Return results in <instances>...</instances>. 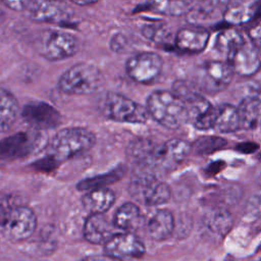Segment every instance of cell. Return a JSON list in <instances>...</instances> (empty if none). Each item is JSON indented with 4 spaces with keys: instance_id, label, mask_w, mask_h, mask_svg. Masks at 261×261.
Masks as SVG:
<instances>
[{
    "instance_id": "cell-1",
    "label": "cell",
    "mask_w": 261,
    "mask_h": 261,
    "mask_svg": "<svg viewBox=\"0 0 261 261\" xmlns=\"http://www.w3.org/2000/svg\"><path fill=\"white\" fill-rule=\"evenodd\" d=\"M146 108L149 115L166 128H177L190 120L188 107L173 92H153L147 99Z\"/></svg>"
},
{
    "instance_id": "cell-2",
    "label": "cell",
    "mask_w": 261,
    "mask_h": 261,
    "mask_svg": "<svg viewBox=\"0 0 261 261\" xmlns=\"http://www.w3.org/2000/svg\"><path fill=\"white\" fill-rule=\"evenodd\" d=\"M96 143L95 135L85 127H66L59 130L48 146V158L64 162L90 150Z\"/></svg>"
},
{
    "instance_id": "cell-3",
    "label": "cell",
    "mask_w": 261,
    "mask_h": 261,
    "mask_svg": "<svg viewBox=\"0 0 261 261\" xmlns=\"http://www.w3.org/2000/svg\"><path fill=\"white\" fill-rule=\"evenodd\" d=\"M98 109L103 116L118 122L145 123L150 116L146 107L116 92L102 95Z\"/></svg>"
},
{
    "instance_id": "cell-4",
    "label": "cell",
    "mask_w": 261,
    "mask_h": 261,
    "mask_svg": "<svg viewBox=\"0 0 261 261\" xmlns=\"http://www.w3.org/2000/svg\"><path fill=\"white\" fill-rule=\"evenodd\" d=\"M102 85V72L94 64L81 62L66 69L58 80L59 90L66 95H90Z\"/></svg>"
},
{
    "instance_id": "cell-5",
    "label": "cell",
    "mask_w": 261,
    "mask_h": 261,
    "mask_svg": "<svg viewBox=\"0 0 261 261\" xmlns=\"http://www.w3.org/2000/svg\"><path fill=\"white\" fill-rule=\"evenodd\" d=\"M41 54L50 61H59L73 56L79 50L77 39L64 31L47 30L39 39Z\"/></svg>"
},
{
    "instance_id": "cell-6",
    "label": "cell",
    "mask_w": 261,
    "mask_h": 261,
    "mask_svg": "<svg viewBox=\"0 0 261 261\" xmlns=\"http://www.w3.org/2000/svg\"><path fill=\"white\" fill-rule=\"evenodd\" d=\"M129 192L134 197L148 206H158L166 203L171 196L167 184L158 181L150 174H141L132 178Z\"/></svg>"
},
{
    "instance_id": "cell-7",
    "label": "cell",
    "mask_w": 261,
    "mask_h": 261,
    "mask_svg": "<svg viewBox=\"0 0 261 261\" xmlns=\"http://www.w3.org/2000/svg\"><path fill=\"white\" fill-rule=\"evenodd\" d=\"M44 139L40 130L18 132L0 141V159L15 160L28 156L42 145Z\"/></svg>"
},
{
    "instance_id": "cell-8",
    "label": "cell",
    "mask_w": 261,
    "mask_h": 261,
    "mask_svg": "<svg viewBox=\"0 0 261 261\" xmlns=\"http://www.w3.org/2000/svg\"><path fill=\"white\" fill-rule=\"evenodd\" d=\"M162 58L155 52H140L129 57L125 63L126 73L139 84H152L161 73Z\"/></svg>"
},
{
    "instance_id": "cell-9",
    "label": "cell",
    "mask_w": 261,
    "mask_h": 261,
    "mask_svg": "<svg viewBox=\"0 0 261 261\" xmlns=\"http://www.w3.org/2000/svg\"><path fill=\"white\" fill-rule=\"evenodd\" d=\"M232 76L233 71L227 62L212 60L198 68L196 82L203 91L214 94L223 91L230 84Z\"/></svg>"
},
{
    "instance_id": "cell-10",
    "label": "cell",
    "mask_w": 261,
    "mask_h": 261,
    "mask_svg": "<svg viewBox=\"0 0 261 261\" xmlns=\"http://www.w3.org/2000/svg\"><path fill=\"white\" fill-rule=\"evenodd\" d=\"M1 227L8 240L24 241L34 233L37 227V216L32 208L16 205Z\"/></svg>"
},
{
    "instance_id": "cell-11",
    "label": "cell",
    "mask_w": 261,
    "mask_h": 261,
    "mask_svg": "<svg viewBox=\"0 0 261 261\" xmlns=\"http://www.w3.org/2000/svg\"><path fill=\"white\" fill-rule=\"evenodd\" d=\"M20 114L28 124L40 132L55 128L62 121V116L56 108L41 101L25 104L20 110Z\"/></svg>"
},
{
    "instance_id": "cell-12",
    "label": "cell",
    "mask_w": 261,
    "mask_h": 261,
    "mask_svg": "<svg viewBox=\"0 0 261 261\" xmlns=\"http://www.w3.org/2000/svg\"><path fill=\"white\" fill-rule=\"evenodd\" d=\"M192 145L182 139H170L163 144L155 145L150 163L163 168H171L182 162L191 153Z\"/></svg>"
},
{
    "instance_id": "cell-13",
    "label": "cell",
    "mask_w": 261,
    "mask_h": 261,
    "mask_svg": "<svg viewBox=\"0 0 261 261\" xmlns=\"http://www.w3.org/2000/svg\"><path fill=\"white\" fill-rule=\"evenodd\" d=\"M103 246L105 255L119 260L122 258H141L146 252L144 243L132 232L115 233Z\"/></svg>"
},
{
    "instance_id": "cell-14",
    "label": "cell",
    "mask_w": 261,
    "mask_h": 261,
    "mask_svg": "<svg viewBox=\"0 0 261 261\" xmlns=\"http://www.w3.org/2000/svg\"><path fill=\"white\" fill-rule=\"evenodd\" d=\"M227 63L233 73L245 77L255 74L261 67V59L257 47L247 41L227 58Z\"/></svg>"
},
{
    "instance_id": "cell-15",
    "label": "cell",
    "mask_w": 261,
    "mask_h": 261,
    "mask_svg": "<svg viewBox=\"0 0 261 261\" xmlns=\"http://www.w3.org/2000/svg\"><path fill=\"white\" fill-rule=\"evenodd\" d=\"M24 12L30 19L37 22L59 23L69 17L60 3L51 1H29Z\"/></svg>"
},
{
    "instance_id": "cell-16",
    "label": "cell",
    "mask_w": 261,
    "mask_h": 261,
    "mask_svg": "<svg viewBox=\"0 0 261 261\" xmlns=\"http://www.w3.org/2000/svg\"><path fill=\"white\" fill-rule=\"evenodd\" d=\"M210 34L203 27L191 25L180 29L175 35V46L182 52H202L209 41Z\"/></svg>"
},
{
    "instance_id": "cell-17",
    "label": "cell",
    "mask_w": 261,
    "mask_h": 261,
    "mask_svg": "<svg viewBox=\"0 0 261 261\" xmlns=\"http://www.w3.org/2000/svg\"><path fill=\"white\" fill-rule=\"evenodd\" d=\"M114 224L104 214H90L84 224V238L91 244H105L114 232Z\"/></svg>"
},
{
    "instance_id": "cell-18",
    "label": "cell",
    "mask_w": 261,
    "mask_h": 261,
    "mask_svg": "<svg viewBox=\"0 0 261 261\" xmlns=\"http://www.w3.org/2000/svg\"><path fill=\"white\" fill-rule=\"evenodd\" d=\"M227 3L225 2H199L194 3L190 11L186 14L187 20L196 27H202L204 23H208L216 20L220 15H224Z\"/></svg>"
},
{
    "instance_id": "cell-19",
    "label": "cell",
    "mask_w": 261,
    "mask_h": 261,
    "mask_svg": "<svg viewBox=\"0 0 261 261\" xmlns=\"http://www.w3.org/2000/svg\"><path fill=\"white\" fill-rule=\"evenodd\" d=\"M115 201V195L108 188L91 190L82 198L84 208L91 214H104L111 208Z\"/></svg>"
},
{
    "instance_id": "cell-20",
    "label": "cell",
    "mask_w": 261,
    "mask_h": 261,
    "mask_svg": "<svg viewBox=\"0 0 261 261\" xmlns=\"http://www.w3.org/2000/svg\"><path fill=\"white\" fill-rule=\"evenodd\" d=\"M174 217L169 210L161 209L156 211L148 221L147 230L155 241H164L170 237L174 229Z\"/></svg>"
},
{
    "instance_id": "cell-21",
    "label": "cell",
    "mask_w": 261,
    "mask_h": 261,
    "mask_svg": "<svg viewBox=\"0 0 261 261\" xmlns=\"http://www.w3.org/2000/svg\"><path fill=\"white\" fill-rule=\"evenodd\" d=\"M259 2H233L228 3L223 18L230 24H243L251 21L260 9Z\"/></svg>"
},
{
    "instance_id": "cell-22",
    "label": "cell",
    "mask_w": 261,
    "mask_h": 261,
    "mask_svg": "<svg viewBox=\"0 0 261 261\" xmlns=\"http://www.w3.org/2000/svg\"><path fill=\"white\" fill-rule=\"evenodd\" d=\"M240 117V128L247 130L255 129L261 125V100L258 98H247L241 101L238 107Z\"/></svg>"
},
{
    "instance_id": "cell-23",
    "label": "cell",
    "mask_w": 261,
    "mask_h": 261,
    "mask_svg": "<svg viewBox=\"0 0 261 261\" xmlns=\"http://www.w3.org/2000/svg\"><path fill=\"white\" fill-rule=\"evenodd\" d=\"M19 112L16 98L0 87V133L8 130L14 124Z\"/></svg>"
},
{
    "instance_id": "cell-24",
    "label": "cell",
    "mask_w": 261,
    "mask_h": 261,
    "mask_svg": "<svg viewBox=\"0 0 261 261\" xmlns=\"http://www.w3.org/2000/svg\"><path fill=\"white\" fill-rule=\"evenodd\" d=\"M212 128L222 134L233 133L240 129V117L238 108L229 104L216 106Z\"/></svg>"
},
{
    "instance_id": "cell-25",
    "label": "cell",
    "mask_w": 261,
    "mask_h": 261,
    "mask_svg": "<svg viewBox=\"0 0 261 261\" xmlns=\"http://www.w3.org/2000/svg\"><path fill=\"white\" fill-rule=\"evenodd\" d=\"M142 221V214L140 208L130 202L122 204L115 212L113 217V224L115 227L129 232L137 229Z\"/></svg>"
},
{
    "instance_id": "cell-26",
    "label": "cell",
    "mask_w": 261,
    "mask_h": 261,
    "mask_svg": "<svg viewBox=\"0 0 261 261\" xmlns=\"http://www.w3.org/2000/svg\"><path fill=\"white\" fill-rule=\"evenodd\" d=\"M205 224L213 233L224 236L232 226V216L225 208H214L206 214Z\"/></svg>"
},
{
    "instance_id": "cell-27",
    "label": "cell",
    "mask_w": 261,
    "mask_h": 261,
    "mask_svg": "<svg viewBox=\"0 0 261 261\" xmlns=\"http://www.w3.org/2000/svg\"><path fill=\"white\" fill-rule=\"evenodd\" d=\"M124 170H125L124 167L120 165L107 173H103L90 178L83 179L76 185V189L81 191H86V190L91 191V190L106 188L107 186L119 180L123 176Z\"/></svg>"
},
{
    "instance_id": "cell-28",
    "label": "cell",
    "mask_w": 261,
    "mask_h": 261,
    "mask_svg": "<svg viewBox=\"0 0 261 261\" xmlns=\"http://www.w3.org/2000/svg\"><path fill=\"white\" fill-rule=\"evenodd\" d=\"M244 37L234 30H225L220 32L215 40V49L226 59L245 43Z\"/></svg>"
},
{
    "instance_id": "cell-29",
    "label": "cell",
    "mask_w": 261,
    "mask_h": 261,
    "mask_svg": "<svg viewBox=\"0 0 261 261\" xmlns=\"http://www.w3.org/2000/svg\"><path fill=\"white\" fill-rule=\"evenodd\" d=\"M193 5L191 1H157L150 4V9L161 14L178 16L187 14Z\"/></svg>"
},
{
    "instance_id": "cell-30",
    "label": "cell",
    "mask_w": 261,
    "mask_h": 261,
    "mask_svg": "<svg viewBox=\"0 0 261 261\" xmlns=\"http://www.w3.org/2000/svg\"><path fill=\"white\" fill-rule=\"evenodd\" d=\"M155 145L148 140H137L126 147L127 156L140 163H150Z\"/></svg>"
},
{
    "instance_id": "cell-31",
    "label": "cell",
    "mask_w": 261,
    "mask_h": 261,
    "mask_svg": "<svg viewBox=\"0 0 261 261\" xmlns=\"http://www.w3.org/2000/svg\"><path fill=\"white\" fill-rule=\"evenodd\" d=\"M225 145L226 141L223 138L215 136H205L199 138L192 145V151L199 155H209L219 149H222Z\"/></svg>"
},
{
    "instance_id": "cell-32",
    "label": "cell",
    "mask_w": 261,
    "mask_h": 261,
    "mask_svg": "<svg viewBox=\"0 0 261 261\" xmlns=\"http://www.w3.org/2000/svg\"><path fill=\"white\" fill-rule=\"evenodd\" d=\"M244 217L249 220H256L261 217V195L252 196L246 203Z\"/></svg>"
},
{
    "instance_id": "cell-33",
    "label": "cell",
    "mask_w": 261,
    "mask_h": 261,
    "mask_svg": "<svg viewBox=\"0 0 261 261\" xmlns=\"http://www.w3.org/2000/svg\"><path fill=\"white\" fill-rule=\"evenodd\" d=\"M215 111L216 106H211L207 111H205L203 114L198 116L194 120V125L198 129H209L213 127L214 123V117H215Z\"/></svg>"
},
{
    "instance_id": "cell-34",
    "label": "cell",
    "mask_w": 261,
    "mask_h": 261,
    "mask_svg": "<svg viewBox=\"0 0 261 261\" xmlns=\"http://www.w3.org/2000/svg\"><path fill=\"white\" fill-rule=\"evenodd\" d=\"M142 34L150 40L158 41L165 38L167 32L163 25H145L142 30Z\"/></svg>"
},
{
    "instance_id": "cell-35",
    "label": "cell",
    "mask_w": 261,
    "mask_h": 261,
    "mask_svg": "<svg viewBox=\"0 0 261 261\" xmlns=\"http://www.w3.org/2000/svg\"><path fill=\"white\" fill-rule=\"evenodd\" d=\"M236 90H239V92L242 93V100L247 98H257V95L260 93V86L257 83L248 82L242 84L240 87L236 88Z\"/></svg>"
},
{
    "instance_id": "cell-36",
    "label": "cell",
    "mask_w": 261,
    "mask_h": 261,
    "mask_svg": "<svg viewBox=\"0 0 261 261\" xmlns=\"http://www.w3.org/2000/svg\"><path fill=\"white\" fill-rule=\"evenodd\" d=\"M16 205L14 204L13 200L9 197H2L0 198V226L3 225V223L6 221L7 217L11 213L12 209Z\"/></svg>"
},
{
    "instance_id": "cell-37",
    "label": "cell",
    "mask_w": 261,
    "mask_h": 261,
    "mask_svg": "<svg viewBox=\"0 0 261 261\" xmlns=\"http://www.w3.org/2000/svg\"><path fill=\"white\" fill-rule=\"evenodd\" d=\"M248 35L251 39V43H253L256 47L261 46V20L250 28Z\"/></svg>"
},
{
    "instance_id": "cell-38",
    "label": "cell",
    "mask_w": 261,
    "mask_h": 261,
    "mask_svg": "<svg viewBox=\"0 0 261 261\" xmlns=\"http://www.w3.org/2000/svg\"><path fill=\"white\" fill-rule=\"evenodd\" d=\"M125 43H126V40L122 35H116L110 41V47L113 51L118 52V51H121V49H123Z\"/></svg>"
},
{
    "instance_id": "cell-39",
    "label": "cell",
    "mask_w": 261,
    "mask_h": 261,
    "mask_svg": "<svg viewBox=\"0 0 261 261\" xmlns=\"http://www.w3.org/2000/svg\"><path fill=\"white\" fill-rule=\"evenodd\" d=\"M29 1H3L2 4L16 11H24Z\"/></svg>"
},
{
    "instance_id": "cell-40",
    "label": "cell",
    "mask_w": 261,
    "mask_h": 261,
    "mask_svg": "<svg viewBox=\"0 0 261 261\" xmlns=\"http://www.w3.org/2000/svg\"><path fill=\"white\" fill-rule=\"evenodd\" d=\"M79 261H122L113 257H110L108 255H92V256H87L84 257L82 259H80Z\"/></svg>"
},
{
    "instance_id": "cell-41",
    "label": "cell",
    "mask_w": 261,
    "mask_h": 261,
    "mask_svg": "<svg viewBox=\"0 0 261 261\" xmlns=\"http://www.w3.org/2000/svg\"><path fill=\"white\" fill-rule=\"evenodd\" d=\"M70 3L79 6H90L94 5L97 3V1H92V0H85V1H80V0H71Z\"/></svg>"
},
{
    "instance_id": "cell-42",
    "label": "cell",
    "mask_w": 261,
    "mask_h": 261,
    "mask_svg": "<svg viewBox=\"0 0 261 261\" xmlns=\"http://www.w3.org/2000/svg\"><path fill=\"white\" fill-rule=\"evenodd\" d=\"M4 14H5V12H4L3 8H2L1 5H0V23H1V21L3 20V18H4Z\"/></svg>"
},
{
    "instance_id": "cell-43",
    "label": "cell",
    "mask_w": 261,
    "mask_h": 261,
    "mask_svg": "<svg viewBox=\"0 0 261 261\" xmlns=\"http://www.w3.org/2000/svg\"><path fill=\"white\" fill-rule=\"evenodd\" d=\"M257 181H258V184L261 186V169H260V171H259L258 174H257Z\"/></svg>"
},
{
    "instance_id": "cell-44",
    "label": "cell",
    "mask_w": 261,
    "mask_h": 261,
    "mask_svg": "<svg viewBox=\"0 0 261 261\" xmlns=\"http://www.w3.org/2000/svg\"><path fill=\"white\" fill-rule=\"evenodd\" d=\"M225 261H233V260H232V259H230V258H227Z\"/></svg>"
}]
</instances>
